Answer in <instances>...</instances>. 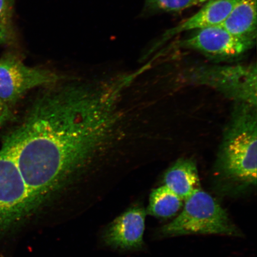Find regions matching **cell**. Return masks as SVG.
<instances>
[{
    "label": "cell",
    "instance_id": "cell-16",
    "mask_svg": "<svg viewBox=\"0 0 257 257\" xmlns=\"http://www.w3.org/2000/svg\"><path fill=\"white\" fill-rule=\"evenodd\" d=\"M9 115V112L7 105H5L0 102V126L8 119Z\"/></svg>",
    "mask_w": 257,
    "mask_h": 257
},
{
    "label": "cell",
    "instance_id": "cell-3",
    "mask_svg": "<svg viewBox=\"0 0 257 257\" xmlns=\"http://www.w3.org/2000/svg\"><path fill=\"white\" fill-rule=\"evenodd\" d=\"M43 204L26 184L15 157L3 143L0 150V234L19 226Z\"/></svg>",
    "mask_w": 257,
    "mask_h": 257
},
{
    "label": "cell",
    "instance_id": "cell-1",
    "mask_svg": "<svg viewBox=\"0 0 257 257\" xmlns=\"http://www.w3.org/2000/svg\"><path fill=\"white\" fill-rule=\"evenodd\" d=\"M125 76L113 84L67 86L38 99L5 138L30 191L44 202L88 165L107 143Z\"/></svg>",
    "mask_w": 257,
    "mask_h": 257
},
{
    "label": "cell",
    "instance_id": "cell-5",
    "mask_svg": "<svg viewBox=\"0 0 257 257\" xmlns=\"http://www.w3.org/2000/svg\"><path fill=\"white\" fill-rule=\"evenodd\" d=\"M188 78L211 86L237 102L256 106L255 66H204L192 70Z\"/></svg>",
    "mask_w": 257,
    "mask_h": 257
},
{
    "label": "cell",
    "instance_id": "cell-11",
    "mask_svg": "<svg viewBox=\"0 0 257 257\" xmlns=\"http://www.w3.org/2000/svg\"><path fill=\"white\" fill-rule=\"evenodd\" d=\"M219 26L234 36L254 41L256 37V0H239Z\"/></svg>",
    "mask_w": 257,
    "mask_h": 257
},
{
    "label": "cell",
    "instance_id": "cell-12",
    "mask_svg": "<svg viewBox=\"0 0 257 257\" xmlns=\"http://www.w3.org/2000/svg\"><path fill=\"white\" fill-rule=\"evenodd\" d=\"M183 206V200L165 186L154 189L150 194L147 213L159 218L175 216Z\"/></svg>",
    "mask_w": 257,
    "mask_h": 257
},
{
    "label": "cell",
    "instance_id": "cell-6",
    "mask_svg": "<svg viewBox=\"0 0 257 257\" xmlns=\"http://www.w3.org/2000/svg\"><path fill=\"white\" fill-rule=\"evenodd\" d=\"M62 78L49 69L26 65L21 58L9 54L0 59V102L5 105L14 103L29 91Z\"/></svg>",
    "mask_w": 257,
    "mask_h": 257
},
{
    "label": "cell",
    "instance_id": "cell-4",
    "mask_svg": "<svg viewBox=\"0 0 257 257\" xmlns=\"http://www.w3.org/2000/svg\"><path fill=\"white\" fill-rule=\"evenodd\" d=\"M184 209L175 220L162 227L165 236L221 234L238 236L226 210L207 192L198 189L186 198Z\"/></svg>",
    "mask_w": 257,
    "mask_h": 257
},
{
    "label": "cell",
    "instance_id": "cell-2",
    "mask_svg": "<svg viewBox=\"0 0 257 257\" xmlns=\"http://www.w3.org/2000/svg\"><path fill=\"white\" fill-rule=\"evenodd\" d=\"M256 106L237 102L223 138L216 164L223 187L242 191L256 184Z\"/></svg>",
    "mask_w": 257,
    "mask_h": 257
},
{
    "label": "cell",
    "instance_id": "cell-13",
    "mask_svg": "<svg viewBox=\"0 0 257 257\" xmlns=\"http://www.w3.org/2000/svg\"><path fill=\"white\" fill-rule=\"evenodd\" d=\"M209 0H146L144 12L148 14L179 12L206 3Z\"/></svg>",
    "mask_w": 257,
    "mask_h": 257
},
{
    "label": "cell",
    "instance_id": "cell-10",
    "mask_svg": "<svg viewBox=\"0 0 257 257\" xmlns=\"http://www.w3.org/2000/svg\"><path fill=\"white\" fill-rule=\"evenodd\" d=\"M164 186L185 200L200 188L197 165L191 159H181L173 164L164 176Z\"/></svg>",
    "mask_w": 257,
    "mask_h": 257
},
{
    "label": "cell",
    "instance_id": "cell-14",
    "mask_svg": "<svg viewBox=\"0 0 257 257\" xmlns=\"http://www.w3.org/2000/svg\"><path fill=\"white\" fill-rule=\"evenodd\" d=\"M9 0H0V27L12 31V7Z\"/></svg>",
    "mask_w": 257,
    "mask_h": 257
},
{
    "label": "cell",
    "instance_id": "cell-8",
    "mask_svg": "<svg viewBox=\"0 0 257 257\" xmlns=\"http://www.w3.org/2000/svg\"><path fill=\"white\" fill-rule=\"evenodd\" d=\"M146 214L140 205L128 208L106 227L102 234L104 243L122 250L142 248Z\"/></svg>",
    "mask_w": 257,
    "mask_h": 257
},
{
    "label": "cell",
    "instance_id": "cell-7",
    "mask_svg": "<svg viewBox=\"0 0 257 257\" xmlns=\"http://www.w3.org/2000/svg\"><path fill=\"white\" fill-rule=\"evenodd\" d=\"M179 46L197 51L215 60H229L242 56L254 41L234 36L220 26L198 30L178 43Z\"/></svg>",
    "mask_w": 257,
    "mask_h": 257
},
{
    "label": "cell",
    "instance_id": "cell-9",
    "mask_svg": "<svg viewBox=\"0 0 257 257\" xmlns=\"http://www.w3.org/2000/svg\"><path fill=\"white\" fill-rule=\"evenodd\" d=\"M239 0H209L197 14L181 24L167 31L156 44L154 49L182 32L200 30L215 26H219Z\"/></svg>",
    "mask_w": 257,
    "mask_h": 257
},
{
    "label": "cell",
    "instance_id": "cell-15",
    "mask_svg": "<svg viewBox=\"0 0 257 257\" xmlns=\"http://www.w3.org/2000/svg\"><path fill=\"white\" fill-rule=\"evenodd\" d=\"M12 31L0 27V44L7 43L11 39Z\"/></svg>",
    "mask_w": 257,
    "mask_h": 257
},
{
    "label": "cell",
    "instance_id": "cell-17",
    "mask_svg": "<svg viewBox=\"0 0 257 257\" xmlns=\"http://www.w3.org/2000/svg\"><path fill=\"white\" fill-rule=\"evenodd\" d=\"M10 2L12 3V4H14V0H9Z\"/></svg>",
    "mask_w": 257,
    "mask_h": 257
}]
</instances>
